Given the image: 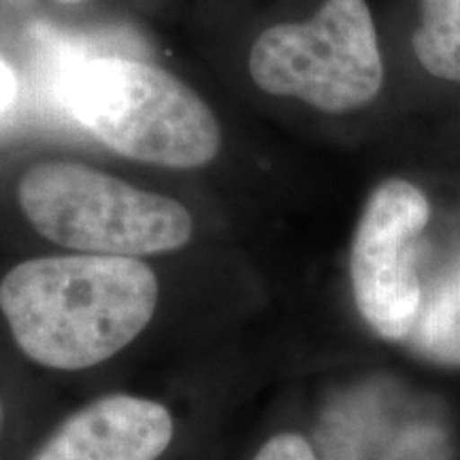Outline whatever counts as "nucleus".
<instances>
[{
    "label": "nucleus",
    "mask_w": 460,
    "mask_h": 460,
    "mask_svg": "<svg viewBox=\"0 0 460 460\" xmlns=\"http://www.w3.org/2000/svg\"><path fill=\"white\" fill-rule=\"evenodd\" d=\"M0 424H3V405H0Z\"/></svg>",
    "instance_id": "obj_11"
},
{
    "label": "nucleus",
    "mask_w": 460,
    "mask_h": 460,
    "mask_svg": "<svg viewBox=\"0 0 460 460\" xmlns=\"http://www.w3.org/2000/svg\"><path fill=\"white\" fill-rule=\"evenodd\" d=\"M66 102L75 118L113 152L171 169H197L220 152L209 105L164 68L107 56L71 73Z\"/></svg>",
    "instance_id": "obj_2"
},
{
    "label": "nucleus",
    "mask_w": 460,
    "mask_h": 460,
    "mask_svg": "<svg viewBox=\"0 0 460 460\" xmlns=\"http://www.w3.org/2000/svg\"><path fill=\"white\" fill-rule=\"evenodd\" d=\"M258 88L343 113L379 94L384 62L367 0H326L309 22L267 28L250 51Z\"/></svg>",
    "instance_id": "obj_4"
},
{
    "label": "nucleus",
    "mask_w": 460,
    "mask_h": 460,
    "mask_svg": "<svg viewBox=\"0 0 460 460\" xmlns=\"http://www.w3.org/2000/svg\"><path fill=\"white\" fill-rule=\"evenodd\" d=\"M158 279L132 256L26 261L0 281V312L28 358L51 369H88L146 329Z\"/></svg>",
    "instance_id": "obj_1"
},
{
    "label": "nucleus",
    "mask_w": 460,
    "mask_h": 460,
    "mask_svg": "<svg viewBox=\"0 0 460 460\" xmlns=\"http://www.w3.org/2000/svg\"><path fill=\"white\" fill-rule=\"evenodd\" d=\"M17 99V79L7 62L0 58V118H4L15 105Z\"/></svg>",
    "instance_id": "obj_10"
},
{
    "label": "nucleus",
    "mask_w": 460,
    "mask_h": 460,
    "mask_svg": "<svg viewBox=\"0 0 460 460\" xmlns=\"http://www.w3.org/2000/svg\"><path fill=\"white\" fill-rule=\"evenodd\" d=\"M17 199L39 234L92 254L172 252L194 230L192 216L177 200L75 163L34 164L22 177Z\"/></svg>",
    "instance_id": "obj_3"
},
{
    "label": "nucleus",
    "mask_w": 460,
    "mask_h": 460,
    "mask_svg": "<svg viewBox=\"0 0 460 460\" xmlns=\"http://www.w3.org/2000/svg\"><path fill=\"white\" fill-rule=\"evenodd\" d=\"M429 199L405 180H388L373 190L356 226L349 278L356 307L367 324L388 341L410 337L422 286L416 254L429 224Z\"/></svg>",
    "instance_id": "obj_5"
},
{
    "label": "nucleus",
    "mask_w": 460,
    "mask_h": 460,
    "mask_svg": "<svg viewBox=\"0 0 460 460\" xmlns=\"http://www.w3.org/2000/svg\"><path fill=\"white\" fill-rule=\"evenodd\" d=\"M413 54L427 73L460 84V0H420Z\"/></svg>",
    "instance_id": "obj_8"
},
{
    "label": "nucleus",
    "mask_w": 460,
    "mask_h": 460,
    "mask_svg": "<svg viewBox=\"0 0 460 460\" xmlns=\"http://www.w3.org/2000/svg\"><path fill=\"white\" fill-rule=\"evenodd\" d=\"M171 437L163 405L115 394L68 418L32 460H156Z\"/></svg>",
    "instance_id": "obj_6"
},
{
    "label": "nucleus",
    "mask_w": 460,
    "mask_h": 460,
    "mask_svg": "<svg viewBox=\"0 0 460 460\" xmlns=\"http://www.w3.org/2000/svg\"><path fill=\"white\" fill-rule=\"evenodd\" d=\"M410 337L433 358L460 362V261L422 298Z\"/></svg>",
    "instance_id": "obj_7"
},
{
    "label": "nucleus",
    "mask_w": 460,
    "mask_h": 460,
    "mask_svg": "<svg viewBox=\"0 0 460 460\" xmlns=\"http://www.w3.org/2000/svg\"><path fill=\"white\" fill-rule=\"evenodd\" d=\"M254 460H318L312 446L301 435L284 433L269 439Z\"/></svg>",
    "instance_id": "obj_9"
}]
</instances>
